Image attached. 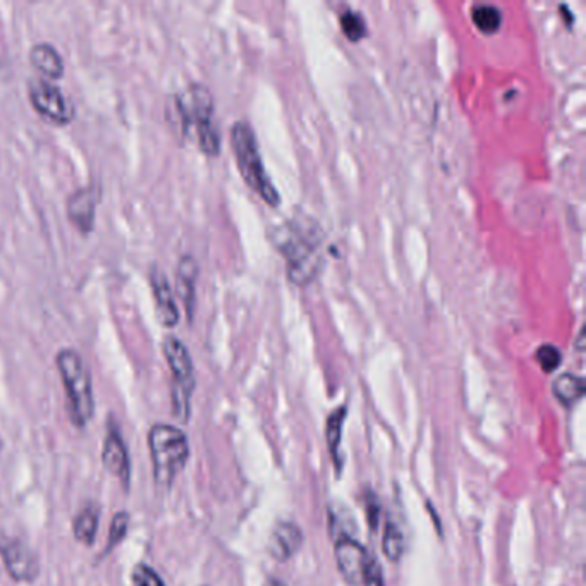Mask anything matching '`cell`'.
<instances>
[{
    "mask_svg": "<svg viewBox=\"0 0 586 586\" xmlns=\"http://www.w3.org/2000/svg\"><path fill=\"white\" fill-rule=\"evenodd\" d=\"M55 365L61 373L62 384L68 399L69 418L76 428H85L95 411L92 377L80 353L74 349H62L55 356Z\"/></svg>",
    "mask_w": 586,
    "mask_h": 586,
    "instance_id": "4",
    "label": "cell"
},
{
    "mask_svg": "<svg viewBox=\"0 0 586 586\" xmlns=\"http://www.w3.org/2000/svg\"><path fill=\"white\" fill-rule=\"evenodd\" d=\"M0 449H2V440H0Z\"/></svg>",
    "mask_w": 586,
    "mask_h": 586,
    "instance_id": "28",
    "label": "cell"
},
{
    "mask_svg": "<svg viewBox=\"0 0 586 586\" xmlns=\"http://www.w3.org/2000/svg\"><path fill=\"white\" fill-rule=\"evenodd\" d=\"M231 147L236 164H238L239 174L243 176L245 183L269 207H279L281 195L265 172L262 155L258 150L257 136L246 121H238L232 126Z\"/></svg>",
    "mask_w": 586,
    "mask_h": 586,
    "instance_id": "3",
    "label": "cell"
},
{
    "mask_svg": "<svg viewBox=\"0 0 586 586\" xmlns=\"http://www.w3.org/2000/svg\"><path fill=\"white\" fill-rule=\"evenodd\" d=\"M367 516L368 521H370V526H372V530H377V525H379L380 519V506L379 502L375 501L373 495H370V501L367 502Z\"/></svg>",
    "mask_w": 586,
    "mask_h": 586,
    "instance_id": "26",
    "label": "cell"
},
{
    "mask_svg": "<svg viewBox=\"0 0 586 586\" xmlns=\"http://www.w3.org/2000/svg\"><path fill=\"white\" fill-rule=\"evenodd\" d=\"M162 349L172 372V411L179 422L186 423L190 420L191 396L196 385L193 360L178 337H165Z\"/></svg>",
    "mask_w": 586,
    "mask_h": 586,
    "instance_id": "6",
    "label": "cell"
},
{
    "mask_svg": "<svg viewBox=\"0 0 586 586\" xmlns=\"http://www.w3.org/2000/svg\"><path fill=\"white\" fill-rule=\"evenodd\" d=\"M98 523H100V507L90 502L74 518V538L81 544L93 545L97 537Z\"/></svg>",
    "mask_w": 586,
    "mask_h": 586,
    "instance_id": "16",
    "label": "cell"
},
{
    "mask_svg": "<svg viewBox=\"0 0 586 586\" xmlns=\"http://www.w3.org/2000/svg\"><path fill=\"white\" fill-rule=\"evenodd\" d=\"M28 95L33 109L40 116L57 126H66L74 119V105L71 104L59 86L49 80H31Z\"/></svg>",
    "mask_w": 586,
    "mask_h": 586,
    "instance_id": "7",
    "label": "cell"
},
{
    "mask_svg": "<svg viewBox=\"0 0 586 586\" xmlns=\"http://www.w3.org/2000/svg\"><path fill=\"white\" fill-rule=\"evenodd\" d=\"M341 30L349 42H360L367 35V23L360 13L346 11L341 16Z\"/></svg>",
    "mask_w": 586,
    "mask_h": 586,
    "instance_id": "21",
    "label": "cell"
},
{
    "mask_svg": "<svg viewBox=\"0 0 586 586\" xmlns=\"http://www.w3.org/2000/svg\"><path fill=\"white\" fill-rule=\"evenodd\" d=\"M346 418V408H337L332 411L327 420V427H325V435H327V442H329L330 452L334 459H339V446H341L342 423Z\"/></svg>",
    "mask_w": 586,
    "mask_h": 586,
    "instance_id": "20",
    "label": "cell"
},
{
    "mask_svg": "<svg viewBox=\"0 0 586 586\" xmlns=\"http://www.w3.org/2000/svg\"><path fill=\"white\" fill-rule=\"evenodd\" d=\"M535 358H537L538 365H540V368H542L545 373L556 372L562 361L561 351H559L556 346H552V344H544V346H540Z\"/></svg>",
    "mask_w": 586,
    "mask_h": 586,
    "instance_id": "23",
    "label": "cell"
},
{
    "mask_svg": "<svg viewBox=\"0 0 586 586\" xmlns=\"http://www.w3.org/2000/svg\"><path fill=\"white\" fill-rule=\"evenodd\" d=\"M368 552L351 537H339L336 544L337 568L349 585L361 586Z\"/></svg>",
    "mask_w": 586,
    "mask_h": 586,
    "instance_id": "10",
    "label": "cell"
},
{
    "mask_svg": "<svg viewBox=\"0 0 586 586\" xmlns=\"http://www.w3.org/2000/svg\"><path fill=\"white\" fill-rule=\"evenodd\" d=\"M153 480L159 489H169L190 458L186 435L174 425L157 423L148 432Z\"/></svg>",
    "mask_w": 586,
    "mask_h": 586,
    "instance_id": "2",
    "label": "cell"
},
{
    "mask_svg": "<svg viewBox=\"0 0 586 586\" xmlns=\"http://www.w3.org/2000/svg\"><path fill=\"white\" fill-rule=\"evenodd\" d=\"M129 528V514L124 511L112 518L110 523L109 538H107V547H105V554H109L110 550L116 549L117 545L123 542L124 537L128 535Z\"/></svg>",
    "mask_w": 586,
    "mask_h": 586,
    "instance_id": "22",
    "label": "cell"
},
{
    "mask_svg": "<svg viewBox=\"0 0 586 586\" xmlns=\"http://www.w3.org/2000/svg\"><path fill=\"white\" fill-rule=\"evenodd\" d=\"M382 550H384L385 557L391 562H397L403 557L404 550H406V540L399 526L394 521H387L385 525L384 537H382Z\"/></svg>",
    "mask_w": 586,
    "mask_h": 586,
    "instance_id": "19",
    "label": "cell"
},
{
    "mask_svg": "<svg viewBox=\"0 0 586 586\" xmlns=\"http://www.w3.org/2000/svg\"><path fill=\"white\" fill-rule=\"evenodd\" d=\"M263 586H287L284 581L277 580V578H269V580L265 581V585Z\"/></svg>",
    "mask_w": 586,
    "mask_h": 586,
    "instance_id": "27",
    "label": "cell"
},
{
    "mask_svg": "<svg viewBox=\"0 0 586 586\" xmlns=\"http://www.w3.org/2000/svg\"><path fill=\"white\" fill-rule=\"evenodd\" d=\"M0 556L13 580L23 583L37 580L40 574V561L28 545L19 540H4L0 542Z\"/></svg>",
    "mask_w": 586,
    "mask_h": 586,
    "instance_id": "8",
    "label": "cell"
},
{
    "mask_svg": "<svg viewBox=\"0 0 586 586\" xmlns=\"http://www.w3.org/2000/svg\"><path fill=\"white\" fill-rule=\"evenodd\" d=\"M552 392L557 401H561L564 406H573L585 396V382L573 373H562L554 380Z\"/></svg>",
    "mask_w": 586,
    "mask_h": 586,
    "instance_id": "17",
    "label": "cell"
},
{
    "mask_svg": "<svg viewBox=\"0 0 586 586\" xmlns=\"http://www.w3.org/2000/svg\"><path fill=\"white\" fill-rule=\"evenodd\" d=\"M131 580L135 586H165L159 573L147 564H136Z\"/></svg>",
    "mask_w": 586,
    "mask_h": 586,
    "instance_id": "24",
    "label": "cell"
},
{
    "mask_svg": "<svg viewBox=\"0 0 586 586\" xmlns=\"http://www.w3.org/2000/svg\"><path fill=\"white\" fill-rule=\"evenodd\" d=\"M301 544H303V533L300 526L284 521L275 526L274 532L270 535V554L277 561H289L300 550Z\"/></svg>",
    "mask_w": 586,
    "mask_h": 586,
    "instance_id": "13",
    "label": "cell"
},
{
    "mask_svg": "<svg viewBox=\"0 0 586 586\" xmlns=\"http://www.w3.org/2000/svg\"><path fill=\"white\" fill-rule=\"evenodd\" d=\"M471 19L485 35H494L502 25V13L495 6L480 4L471 9Z\"/></svg>",
    "mask_w": 586,
    "mask_h": 586,
    "instance_id": "18",
    "label": "cell"
},
{
    "mask_svg": "<svg viewBox=\"0 0 586 586\" xmlns=\"http://www.w3.org/2000/svg\"><path fill=\"white\" fill-rule=\"evenodd\" d=\"M30 61L33 68L47 80H61L64 76V61L61 54L50 43H37L30 50Z\"/></svg>",
    "mask_w": 586,
    "mask_h": 586,
    "instance_id": "15",
    "label": "cell"
},
{
    "mask_svg": "<svg viewBox=\"0 0 586 586\" xmlns=\"http://www.w3.org/2000/svg\"><path fill=\"white\" fill-rule=\"evenodd\" d=\"M179 116L184 131L195 129L196 140L208 157H217L220 152L219 129L214 123V98L203 85H191L183 95L176 98Z\"/></svg>",
    "mask_w": 586,
    "mask_h": 586,
    "instance_id": "5",
    "label": "cell"
},
{
    "mask_svg": "<svg viewBox=\"0 0 586 586\" xmlns=\"http://www.w3.org/2000/svg\"><path fill=\"white\" fill-rule=\"evenodd\" d=\"M112 420L114 418H110L109 425H107L102 461H104L105 470L121 482L124 490H128L129 480H131V461H129L128 447L124 444L116 422H112Z\"/></svg>",
    "mask_w": 586,
    "mask_h": 586,
    "instance_id": "9",
    "label": "cell"
},
{
    "mask_svg": "<svg viewBox=\"0 0 586 586\" xmlns=\"http://www.w3.org/2000/svg\"><path fill=\"white\" fill-rule=\"evenodd\" d=\"M363 586H385L384 574L380 568L379 561L375 556L368 554L367 566H365V573H363Z\"/></svg>",
    "mask_w": 586,
    "mask_h": 586,
    "instance_id": "25",
    "label": "cell"
},
{
    "mask_svg": "<svg viewBox=\"0 0 586 586\" xmlns=\"http://www.w3.org/2000/svg\"><path fill=\"white\" fill-rule=\"evenodd\" d=\"M270 239L287 263V275L296 286H308L322 269V232L312 220H287L274 227Z\"/></svg>",
    "mask_w": 586,
    "mask_h": 586,
    "instance_id": "1",
    "label": "cell"
},
{
    "mask_svg": "<svg viewBox=\"0 0 586 586\" xmlns=\"http://www.w3.org/2000/svg\"><path fill=\"white\" fill-rule=\"evenodd\" d=\"M150 282H152L153 298H155V312L160 324L167 329L176 327L179 324L178 305L174 301L171 284L159 267H153L150 272Z\"/></svg>",
    "mask_w": 586,
    "mask_h": 586,
    "instance_id": "11",
    "label": "cell"
},
{
    "mask_svg": "<svg viewBox=\"0 0 586 586\" xmlns=\"http://www.w3.org/2000/svg\"><path fill=\"white\" fill-rule=\"evenodd\" d=\"M196 279H198V263L195 258L186 255L179 260L178 275H176V289L184 303L188 317L193 318V308L196 300Z\"/></svg>",
    "mask_w": 586,
    "mask_h": 586,
    "instance_id": "14",
    "label": "cell"
},
{
    "mask_svg": "<svg viewBox=\"0 0 586 586\" xmlns=\"http://www.w3.org/2000/svg\"><path fill=\"white\" fill-rule=\"evenodd\" d=\"M97 191L93 188H81L68 198V217L83 234L95 226L97 212Z\"/></svg>",
    "mask_w": 586,
    "mask_h": 586,
    "instance_id": "12",
    "label": "cell"
}]
</instances>
